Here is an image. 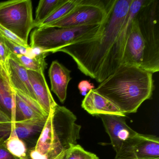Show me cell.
I'll return each instance as SVG.
<instances>
[{"mask_svg": "<svg viewBox=\"0 0 159 159\" xmlns=\"http://www.w3.org/2000/svg\"><path fill=\"white\" fill-rule=\"evenodd\" d=\"M144 2L145 0L106 1L107 14L101 36L70 44L57 52L68 55L81 72L100 83L121 64L132 24Z\"/></svg>", "mask_w": 159, "mask_h": 159, "instance_id": "cell-1", "label": "cell"}, {"mask_svg": "<svg viewBox=\"0 0 159 159\" xmlns=\"http://www.w3.org/2000/svg\"><path fill=\"white\" fill-rule=\"evenodd\" d=\"M152 74L138 67L121 64L94 90L125 115L135 113L141 104L152 96Z\"/></svg>", "mask_w": 159, "mask_h": 159, "instance_id": "cell-2", "label": "cell"}, {"mask_svg": "<svg viewBox=\"0 0 159 159\" xmlns=\"http://www.w3.org/2000/svg\"><path fill=\"white\" fill-rule=\"evenodd\" d=\"M77 120L70 110L57 104L49 113L33 149L47 159H63L66 151L80 139L81 126Z\"/></svg>", "mask_w": 159, "mask_h": 159, "instance_id": "cell-3", "label": "cell"}, {"mask_svg": "<svg viewBox=\"0 0 159 159\" xmlns=\"http://www.w3.org/2000/svg\"><path fill=\"white\" fill-rule=\"evenodd\" d=\"M102 29L103 23L76 27L39 28L31 33L30 46L53 53L70 44L98 39L102 34Z\"/></svg>", "mask_w": 159, "mask_h": 159, "instance_id": "cell-4", "label": "cell"}, {"mask_svg": "<svg viewBox=\"0 0 159 159\" xmlns=\"http://www.w3.org/2000/svg\"><path fill=\"white\" fill-rule=\"evenodd\" d=\"M145 44L140 68L153 73L159 71V1L145 0L136 16Z\"/></svg>", "mask_w": 159, "mask_h": 159, "instance_id": "cell-5", "label": "cell"}, {"mask_svg": "<svg viewBox=\"0 0 159 159\" xmlns=\"http://www.w3.org/2000/svg\"><path fill=\"white\" fill-rule=\"evenodd\" d=\"M32 2L11 0L0 2V25L28 43L34 28Z\"/></svg>", "mask_w": 159, "mask_h": 159, "instance_id": "cell-6", "label": "cell"}, {"mask_svg": "<svg viewBox=\"0 0 159 159\" xmlns=\"http://www.w3.org/2000/svg\"><path fill=\"white\" fill-rule=\"evenodd\" d=\"M107 14L106 1L81 0L76 8L66 16L44 27L70 28L100 25L106 19Z\"/></svg>", "mask_w": 159, "mask_h": 159, "instance_id": "cell-7", "label": "cell"}, {"mask_svg": "<svg viewBox=\"0 0 159 159\" xmlns=\"http://www.w3.org/2000/svg\"><path fill=\"white\" fill-rule=\"evenodd\" d=\"M115 159H159V138L138 133L123 142Z\"/></svg>", "mask_w": 159, "mask_h": 159, "instance_id": "cell-8", "label": "cell"}, {"mask_svg": "<svg viewBox=\"0 0 159 159\" xmlns=\"http://www.w3.org/2000/svg\"><path fill=\"white\" fill-rule=\"evenodd\" d=\"M99 117L116 153L120 151L124 141L137 134V132L127 125L125 117L115 115H101Z\"/></svg>", "mask_w": 159, "mask_h": 159, "instance_id": "cell-9", "label": "cell"}, {"mask_svg": "<svg viewBox=\"0 0 159 159\" xmlns=\"http://www.w3.org/2000/svg\"><path fill=\"white\" fill-rule=\"evenodd\" d=\"M144 49V41L139 30L136 16L126 40L121 64L141 68L143 62Z\"/></svg>", "mask_w": 159, "mask_h": 159, "instance_id": "cell-10", "label": "cell"}, {"mask_svg": "<svg viewBox=\"0 0 159 159\" xmlns=\"http://www.w3.org/2000/svg\"><path fill=\"white\" fill-rule=\"evenodd\" d=\"M13 90L15 122L48 116L37 101L17 90Z\"/></svg>", "mask_w": 159, "mask_h": 159, "instance_id": "cell-11", "label": "cell"}, {"mask_svg": "<svg viewBox=\"0 0 159 159\" xmlns=\"http://www.w3.org/2000/svg\"><path fill=\"white\" fill-rule=\"evenodd\" d=\"M82 107L92 115H115L125 117L111 101L95 91L90 90L85 96Z\"/></svg>", "mask_w": 159, "mask_h": 159, "instance_id": "cell-12", "label": "cell"}, {"mask_svg": "<svg viewBox=\"0 0 159 159\" xmlns=\"http://www.w3.org/2000/svg\"><path fill=\"white\" fill-rule=\"evenodd\" d=\"M48 117L15 122V132L25 143L29 151L36 146Z\"/></svg>", "mask_w": 159, "mask_h": 159, "instance_id": "cell-13", "label": "cell"}, {"mask_svg": "<svg viewBox=\"0 0 159 159\" xmlns=\"http://www.w3.org/2000/svg\"><path fill=\"white\" fill-rule=\"evenodd\" d=\"M36 101L47 114L57 105L46 82L43 72L27 70Z\"/></svg>", "mask_w": 159, "mask_h": 159, "instance_id": "cell-14", "label": "cell"}, {"mask_svg": "<svg viewBox=\"0 0 159 159\" xmlns=\"http://www.w3.org/2000/svg\"><path fill=\"white\" fill-rule=\"evenodd\" d=\"M70 73V70L57 60L52 62L49 69L51 90L62 103L66 98L68 85L72 79Z\"/></svg>", "mask_w": 159, "mask_h": 159, "instance_id": "cell-15", "label": "cell"}, {"mask_svg": "<svg viewBox=\"0 0 159 159\" xmlns=\"http://www.w3.org/2000/svg\"><path fill=\"white\" fill-rule=\"evenodd\" d=\"M9 74L13 89L19 91L36 101L27 70L11 57L9 59Z\"/></svg>", "mask_w": 159, "mask_h": 159, "instance_id": "cell-16", "label": "cell"}, {"mask_svg": "<svg viewBox=\"0 0 159 159\" xmlns=\"http://www.w3.org/2000/svg\"><path fill=\"white\" fill-rule=\"evenodd\" d=\"M13 95L9 74L0 65V109L15 122Z\"/></svg>", "mask_w": 159, "mask_h": 159, "instance_id": "cell-17", "label": "cell"}, {"mask_svg": "<svg viewBox=\"0 0 159 159\" xmlns=\"http://www.w3.org/2000/svg\"><path fill=\"white\" fill-rule=\"evenodd\" d=\"M49 54L41 51L39 53L30 57L24 55H18L12 53L11 54L10 57L15 59L27 70L44 72L47 66L45 58Z\"/></svg>", "mask_w": 159, "mask_h": 159, "instance_id": "cell-18", "label": "cell"}, {"mask_svg": "<svg viewBox=\"0 0 159 159\" xmlns=\"http://www.w3.org/2000/svg\"><path fill=\"white\" fill-rule=\"evenodd\" d=\"M81 0H64L47 18L38 26V28L52 24L65 17L72 11Z\"/></svg>", "mask_w": 159, "mask_h": 159, "instance_id": "cell-19", "label": "cell"}, {"mask_svg": "<svg viewBox=\"0 0 159 159\" xmlns=\"http://www.w3.org/2000/svg\"><path fill=\"white\" fill-rule=\"evenodd\" d=\"M14 127L11 135L4 141L5 147L15 157L19 159H27L29 150L26 144L17 137Z\"/></svg>", "mask_w": 159, "mask_h": 159, "instance_id": "cell-20", "label": "cell"}, {"mask_svg": "<svg viewBox=\"0 0 159 159\" xmlns=\"http://www.w3.org/2000/svg\"><path fill=\"white\" fill-rule=\"evenodd\" d=\"M64 0H41L39 2L36 11V17L34 20V27L38 26L45 18H47Z\"/></svg>", "mask_w": 159, "mask_h": 159, "instance_id": "cell-21", "label": "cell"}, {"mask_svg": "<svg viewBox=\"0 0 159 159\" xmlns=\"http://www.w3.org/2000/svg\"><path fill=\"white\" fill-rule=\"evenodd\" d=\"M63 159H99V158L94 153L87 151L77 144L66 151Z\"/></svg>", "mask_w": 159, "mask_h": 159, "instance_id": "cell-22", "label": "cell"}, {"mask_svg": "<svg viewBox=\"0 0 159 159\" xmlns=\"http://www.w3.org/2000/svg\"><path fill=\"white\" fill-rule=\"evenodd\" d=\"M11 53L4 44L2 37L0 35V65L9 74V59Z\"/></svg>", "mask_w": 159, "mask_h": 159, "instance_id": "cell-23", "label": "cell"}, {"mask_svg": "<svg viewBox=\"0 0 159 159\" xmlns=\"http://www.w3.org/2000/svg\"><path fill=\"white\" fill-rule=\"evenodd\" d=\"M0 35L6 39H8L9 40L14 42L21 46H24L26 48H30V47L28 43H25L24 41L19 39L12 32H11L7 29L3 27L1 25H0Z\"/></svg>", "mask_w": 159, "mask_h": 159, "instance_id": "cell-24", "label": "cell"}, {"mask_svg": "<svg viewBox=\"0 0 159 159\" xmlns=\"http://www.w3.org/2000/svg\"><path fill=\"white\" fill-rule=\"evenodd\" d=\"M14 123H0V140H6L10 137L13 129Z\"/></svg>", "mask_w": 159, "mask_h": 159, "instance_id": "cell-25", "label": "cell"}, {"mask_svg": "<svg viewBox=\"0 0 159 159\" xmlns=\"http://www.w3.org/2000/svg\"><path fill=\"white\" fill-rule=\"evenodd\" d=\"M94 88V85L88 80H82L78 84V89L82 95L85 96L87 93Z\"/></svg>", "mask_w": 159, "mask_h": 159, "instance_id": "cell-26", "label": "cell"}, {"mask_svg": "<svg viewBox=\"0 0 159 159\" xmlns=\"http://www.w3.org/2000/svg\"><path fill=\"white\" fill-rule=\"evenodd\" d=\"M4 139L0 140V159H19L11 154L5 147Z\"/></svg>", "mask_w": 159, "mask_h": 159, "instance_id": "cell-27", "label": "cell"}, {"mask_svg": "<svg viewBox=\"0 0 159 159\" xmlns=\"http://www.w3.org/2000/svg\"><path fill=\"white\" fill-rule=\"evenodd\" d=\"M11 122H12L11 119L3 111L0 109V123Z\"/></svg>", "mask_w": 159, "mask_h": 159, "instance_id": "cell-28", "label": "cell"}]
</instances>
